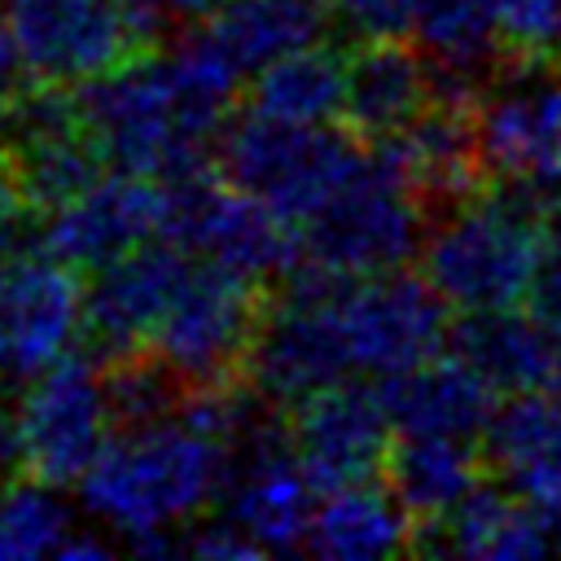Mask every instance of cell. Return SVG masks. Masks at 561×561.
<instances>
[{"mask_svg": "<svg viewBox=\"0 0 561 561\" xmlns=\"http://www.w3.org/2000/svg\"><path fill=\"white\" fill-rule=\"evenodd\" d=\"M364 149L329 127H302L250 110L219 136V171L237 188L267 202L294 228L359 167Z\"/></svg>", "mask_w": 561, "mask_h": 561, "instance_id": "5b68a950", "label": "cell"}, {"mask_svg": "<svg viewBox=\"0 0 561 561\" xmlns=\"http://www.w3.org/2000/svg\"><path fill=\"white\" fill-rule=\"evenodd\" d=\"M425 197L390 167L364 153L359 167L298 224L302 259L329 276H377L403 267L425 245Z\"/></svg>", "mask_w": 561, "mask_h": 561, "instance_id": "277c9868", "label": "cell"}, {"mask_svg": "<svg viewBox=\"0 0 561 561\" xmlns=\"http://www.w3.org/2000/svg\"><path fill=\"white\" fill-rule=\"evenodd\" d=\"M232 478V443L197 430L184 412L114 434L79 478V504L131 552H175L171 530H188Z\"/></svg>", "mask_w": 561, "mask_h": 561, "instance_id": "6da1fadb", "label": "cell"}, {"mask_svg": "<svg viewBox=\"0 0 561 561\" xmlns=\"http://www.w3.org/2000/svg\"><path fill=\"white\" fill-rule=\"evenodd\" d=\"M495 18L513 61H548L561 53V0H495Z\"/></svg>", "mask_w": 561, "mask_h": 561, "instance_id": "d6a6232c", "label": "cell"}, {"mask_svg": "<svg viewBox=\"0 0 561 561\" xmlns=\"http://www.w3.org/2000/svg\"><path fill=\"white\" fill-rule=\"evenodd\" d=\"M473 123L486 171L543 202L561 193V70L517 61L508 75L478 88Z\"/></svg>", "mask_w": 561, "mask_h": 561, "instance_id": "30bf717a", "label": "cell"}, {"mask_svg": "<svg viewBox=\"0 0 561 561\" xmlns=\"http://www.w3.org/2000/svg\"><path fill=\"white\" fill-rule=\"evenodd\" d=\"M381 153L425 202H460L482 188L486 158L478 145L473 101L438 96L416 123L381 140Z\"/></svg>", "mask_w": 561, "mask_h": 561, "instance_id": "44dd1931", "label": "cell"}, {"mask_svg": "<svg viewBox=\"0 0 561 561\" xmlns=\"http://www.w3.org/2000/svg\"><path fill=\"white\" fill-rule=\"evenodd\" d=\"M412 39L438 66V96L473 101L478 79L500 57L495 0H412Z\"/></svg>", "mask_w": 561, "mask_h": 561, "instance_id": "d4e9b609", "label": "cell"}, {"mask_svg": "<svg viewBox=\"0 0 561 561\" xmlns=\"http://www.w3.org/2000/svg\"><path fill=\"white\" fill-rule=\"evenodd\" d=\"M259 324V280L202 259L188 267L171 307L162 311L149 355H158L184 386L232 381L250 359Z\"/></svg>", "mask_w": 561, "mask_h": 561, "instance_id": "ba28073f", "label": "cell"}, {"mask_svg": "<svg viewBox=\"0 0 561 561\" xmlns=\"http://www.w3.org/2000/svg\"><path fill=\"white\" fill-rule=\"evenodd\" d=\"M162 224H167V188H158L153 175L114 171L44 215V250L66 259L70 267L96 272L162 237Z\"/></svg>", "mask_w": 561, "mask_h": 561, "instance_id": "e0dca14e", "label": "cell"}, {"mask_svg": "<svg viewBox=\"0 0 561 561\" xmlns=\"http://www.w3.org/2000/svg\"><path fill=\"white\" fill-rule=\"evenodd\" d=\"M548 206L539 193L504 184L495 193H469L451 202L447 219L425 232L421 272L447 307L495 311L530 298Z\"/></svg>", "mask_w": 561, "mask_h": 561, "instance_id": "7a4b0ae2", "label": "cell"}, {"mask_svg": "<svg viewBox=\"0 0 561 561\" xmlns=\"http://www.w3.org/2000/svg\"><path fill=\"white\" fill-rule=\"evenodd\" d=\"M337 22L351 26L359 39L403 35L412 26V0H329Z\"/></svg>", "mask_w": 561, "mask_h": 561, "instance_id": "e575fe53", "label": "cell"}, {"mask_svg": "<svg viewBox=\"0 0 561 561\" xmlns=\"http://www.w3.org/2000/svg\"><path fill=\"white\" fill-rule=\"evenodd\" d=\"M530 311L548 320L552 329H561V215H548V228H543V250H539L535 285H530Z\"/></svg>", "mask_w": 561, "mask_h": 561, "instance_id": "d590c367", "label": "cell"}, {"mask_svg": "<svg viewBox=\"0 0 561 561\" xmlns=\"http://www.w3.org/2000/svg\"><path fill=\"white\" fill-rule=\"evenodd\" d=\"M416 517L403 508V500L373 482H351L324 491L316 504V522L307 535V548L316 557L333 561H381L416 543Z\"/></svg>", "mask_w": 561, "mask_h": 561, "instance_id": "cb8c5ba5", "label": "cell"}, {"mask_svg": "<svg viewBox=\"0 0 561 561\" xmlns=\"http://www.w3.org/2000/svg\"><path fill=\"white\" fill-rule=\"evenodd\" d=\"M114 552V543L105 539V535H83V530H75L70 539H66V548H61V561H79V557H110Z\"/></svg>", "mask_w": 561, "mask_h": 561, "instance_id": "ab89813d", "label": "cell"}, {"mask_svg": "<svg viewBox=\"0 0 561 561\" xmlns=\"http://www.w3.org/2000/svg\"><path fill=\"white\" fill-rule=\"evenodd\" d=\"M430 548L451 557H486V561H526L557 548L548 522L513 491L478 486L469 500H460L443 522L430 526Z\"/></svg>", "mask_w": 561, "mask_h": 561, "instance_id": "484cf974", "label": "cell"}, {"mask_svg": "<svg viewBox=\"0 0 561 561\" xmlns=\"http://www.w3.org/2000/svg\"><path fill=\"white\" fill-rule=\"evenodd\" d=\"M329 18H333L329 0H228L210 18V31L224 39L237 66L254 75L294 48L320 44Z\"/></svg>", "mask_w": 561, "mask_h": 561, "instance_id": "f1b7e54d", "label": "cell"}, {"mask_svg": "<svg viewBox=\"0 0 561 561\" xmlns=\"http://www.w3.org/2000/svg\"><path fill=\"white\" fill-rule=\"evenodd\" d=\"M390 421L399 434H443V438H478L495 416V390L460 359H425L381 386Z\"/></svg>", "mask_w": 561, "mask_h": 561, "instance_id": "603a6c76", "label": "cell"}, {"mask_svg": "<svg viewBox=\"0 0 561 561\" xmlns=\"http://www.w3.org/2000/svg\"><path fill=\"white\" fill-rule=\"evenodd\" d=\"M224 4H228V0H171L175 18H184V22H210Z\"/></svg>", "mask_w": 561, "mask_h": 561, "instance_id": "60d3db41", "label": "cell"}, {"mask_svg": "<svg viewBox=\"0 0 561 561\" xmlns=\"http://www.w3.org/2000/svg\"><path fill=\"white\" fill-rule=\"evenodd\" d=\"M451 355H460L495 394H526L552 386L557 373V329L535 311L513 307L465 311L451 329Z\"/></svg>", "mask_w": 561, "mask_h": 561, "instance_id": "7402d4cb", "label": "cell"}, {"mask_svg": "<svg viewBox=\"0 0 561 561\" xmlns=\"http://www.w3.org/2000/svg\"><path fill=\"white\" fill-rule=\"evenodd\" d=\"M342 280L346 276L311 267L289 280L272 311H263V324L245 359V381L259 390L263 403L298 408L302 399L346 381L351 351L337 316Z\"/></svg>", "mask_w": 561, "mask_h": 561, "instance_id": "52a82bcc", "label": "cell"}, {"mask_svg": "<svg viewBox=\"0 0 561 561\" xmlns=\"http://www.w3.org/2000/svg\"><path fill=\"white\" fill-rule=\"evenodd\" d=\"M316 482L302 469L289 430L259 416L232 443V478L224 491V513L259 543V552H294L307 543L316 522Z\"/></svg>", "mask_w": 561, "mask_h": 561, "instance_id": "5bb4252c", "label": "cell"}, {"mask_svg": "<svg viewBox=\"0 0 561 561\" xmlns=\"http://www.w3.org/2000/svg\"><path fill=\"white\" fill-rule=\"evenodd\" d=\"M180 386L184 381L158 355H127V359H114V368H110V394H114L118 421H127V425L180 412V403H184Z\"/></svg>", "mask_w": 561, "mask_h": 561, "instance_id": "1f68e13d", "label": "cell"}, {"mask_svg": "<svg viewBox=\"0 0 561 561\" xmlns=\"http://www.w3.org/2000/svg\"><path fill=\"white\" fill-rule=\"evenodd\" d=\"M486 451L561 543V390L513 394L486 425Z\"/></svg>", "mask_w": 561, "mask_h": 561, "instance_id": "ffe728a7", "label": "cell"}, {"mask_svg": "<svg viewBox=\"0 0 561 561\" xmlns=\"http://www.w3.org/2000/svg\"><path fill=\"white\" fill-rule=\"evenodd\" d=\"M337 316L351 351V368L368 377H399L443 351L451 342L447 302L421 276L377 272L351 276L337 285Z\"/></svg>", "mask_w": 561, "mask_h": 561, "instance_id": "8fae6325", "label": "cell"}, {"mask_svg": "<svg viewBox=\"0 0 561 561\" xmlns=\"http://www.w3.org/2000/svg\"><path fill=\"white\" fill-rule=\"evenodd\" d=\"M118 9H123V22H127V31H131L136 53L153 48V44L167 35V22L175 18L171 0H118Z\"/></svg>", "mask_w": 561, "mask_h": 561, "instance_id": "8d00e7d4", "label": "cell"}, {"mask_svg": "<svg viewBox=\"0 0 561 561\" xmlns=\"http://www.w3.org/2000/svg\"><path fill=\"white\" fill-rule=\"evenodd\" d=\"M167 70L175 79V92L193 118L197 131H206L210 140L224 136V123L232 114V101H237V88L245 79V70L237 66V57L224 48V39L206 26V31H193L184 35L171 53H167Z\"/></svg>", "mask_w": 561, "mask_h": 561, "instance_id": "f546056e", "label": "cell"}, {"mask_svg": "<svg viewBox=\"0 0 561 561\" xmlns=\"http://www.w3.org/2000/svg\"><path fill=\"white\" fill-rule=\"evenodd\" d=\"M386 473L390 491L421 526L443 522L460 500L482 486V460L473 451V438L443 434H403L386 460Z\"/></svg>", "mask_w": 561, "mask_h": 561, "instance_id": "4316f807", "label": "cell"}, {"mask_svg": "<svg viewBox=\"0 0 561 561\" xmlns=\"http://www.w3.org/2000/svg\"><path fill=\"white\" fill-rule=\"evenodd\" d=\"M26 61L9 35V26L0 22V127H9V118L18 114L22 96H26Z\"/></svg>", "mask_w": 561, "mask_h": 561, "instance_id": "74e56055", "label": "cell"}, {"mask_svg": "<svg viewBox=\"0 0 561 561\" xmlns=\"http://www.w3.org/2000/svg\"><path fill=\"white\" fill-rule=\"evenodd\" d=\"M438 101V66L399 35L364 39L346 57V123L359 140H390Z\"/></svg>", "mask_w": 561, "mask_h": 561, "instance_id": "d6986e66", "label": "cell"}, {"mask_svg": "<svg viewBox=\"0 0 561 561\" xmlns=\"http://www.w3.org/2000/svg\"><path fill=\"white\" fill-rule=\"evenodd\" d=\"M83 337V285L53 250L0 263V386H26Z\"/></svg>", "mask_w": 561, "mask_h": 561, "instance_id": "7c38bea8", "label": "cell"}, {"mask_svg": "<svg viewBox=\"0 0 561 561\" xmlns=\"http://www.w3.org/2000/svg\"><path fill=\"white\" fill-rule=\"evenodd\" d=\"M0 22L39 83H88L136 57L118 0H0Z\"/></svg>", "mask_w": 561, "mask_h": 561, "instance_id": "4fadbf2b", "label": "cell"}, {"mask_svg": "<svg viewBox=\"0 0 561 561\" xmlns=\"http://www.w3.org/2000/svg\"><path fill=\"white\" fill-rule=\"evenodd\" d=\"M75 530V508L57 495V482L31 473L0 491V561L61 557Z\"/></svg>", "mask_w": 561, "mask_h": 561, "instance_id": "4dcf8cb0", "label": "cell"}, {"mask_svg": "<svg viewBox=\"0 0 561 561\" xmlns=\"http://www.w3.org/2000/svg\"><path fill=\"white\" fill-rule=\"evenodd\" d=\"M188 267L193 259L175 241L140 245L96 267V276L83 285V337L92 342V351H101L105 359L140 355Z\"/></svg>", "mask_w": 561, "mask_h": 561, "instance_id": "ac0fdd59", "label": "cell"}, {"mask_svg": "<svg viewBox=\"0 0 561 561\" xmlns=\"http://www.w3.org/2000/svg\"><path fill=\"white\" fill-rule=\"evenodd\" d=\"M114 394L110 373L92 359L66 355L18 399V465L44 482H79L92 460L114 438Z\"/></svg>", "mask_w": 561, "mask_h": 561, "instance_id": "9c48e42d", "label": "cell"}, {"mask_svg": "<svg viewBox=\"0 0 561 561\" xmlns=\"http://www.w3.org/2000/svg\"><path fill=\"white\" fill-rule=\"evenodd\" d=\"M552 390H561V329H557V373H552Z\"/></svg>", "mask_w": 561, "mask_h": 561, "instance_id": "b9f144b4", "label": "cell"}, {"mask_svg": "<svg viewBox=\"0 0 561 561\" xmlns=\"http://www.w3.org/2000/svg\"><path fill=\"white\" fill-rule=\"evenodd\" d=\"M250 110L302 127H329L346 114V57L337 48L307 44L267 61L254 70Z\"/></svg>", "mask_w": 561, "mask_h": 561, "instance_id": "83f0119b", "label": "cell"}, {"mask_svg": "<svg viewBox=\"0 0 561 561\" xmlns=\"http://www.w3.org/2000/svg\"><path fill=\"white\" fill-rule=\"evenodd\" d=\"M386 394L359 381H337L294 408L289 443L320 491L373 482L394 451Z\"/></svg>", "mask_w": 561, "mask_h": 561, "instance_id": "2e32d148", "label": "cell"}, {"mask_svg": "<svg viewBox=\"0 0 561 561\" xmlns=\"http://www.w3.org/2000/svg\"><path fill=\"white\" fill-rule=\"evenodd\" d=\"M180 548L193 552V557H202V561H250V557H263L259 543H254L228 513H219V517H197V522L184 530Z\"/></svg>", "mask_w": 561, "mask_h": 561, "instance_id": "836d02e7", "label": "cell"}, {"mask_svg": "<svg viewBox=\"0 0 561 561\" xmlns=\"http://www.w3.org/2000/svg\"><path fill=\"white\" fill-rule=\"evenodd\" d=\"M75 101L92 145L118 171L175 184L206 171L210 149L219 145L193 127L167 57H127L123 66L79 83Z\"/></svg>", "mask_w": 561, "mask_h": 561, "instance_id": "3957f363", "label": "cell"}, {"mask_svg": "<svg viewBox=\"0 0 561 561\" xmlns=\"http://www.w3.org/2000/svg\"><path fill=\"white\" fill-rule=\"evenodd\" d=\"M101 149L92 145L79 101L61 96L57 83L26 92L18 114L9 118V158L4 175L22 193L26 210H57L79 197L92 180H101Z\"/></svg>", "mask_w": 561, "mask_h": 561, "instance_id": "9a60e30c", "label": "cell"}, {"mask_svg": "<svg viewBox=\"0 0 561 561\" xmlns=\"http://www.w3.org/2000/svg\"><path fill=\"white\" fill-rule=\"evenodd\" d=\"M162 237L259 285L289 276L302 259V237L285 215L210 171L167 184Z\"/></svg>", "mask_w": 561, "mask_h": 561, "instance_id": "8992f818", "label": "cell"}, {"mask_svg": "<svg viewBox=\"0 0 561 561\" xmlns=\"http://www.w3.org/2000/svg\"><path fill=\"white\" fill-rule=\"evenodd\" d=\"M22 210H26V202H22V193L13 188V180L0 171V263L13 254V245H18V232H22Z\"/></svg>", "mask_w": 561, "mask_h": 561, "instance_id": "f35d334b", "label": "cell"}]
</instances>
